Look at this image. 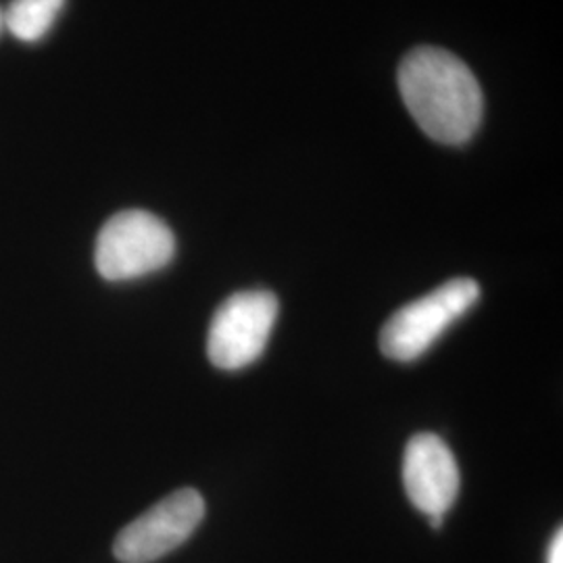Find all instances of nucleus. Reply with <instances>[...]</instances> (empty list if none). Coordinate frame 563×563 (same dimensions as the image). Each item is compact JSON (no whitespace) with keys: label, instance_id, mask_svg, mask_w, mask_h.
<instances>
[{"label":"nucleus","instance_id":"7ed1b4c3","mask_svg":"<svg viewBox=\"0 0 563 563\" xmlns=\"http://www.w3.org/2000/svg\"><path fill=\"white\" fill-rule=\"evenodd\" d=\"M481 299V286L472 278L449 280L423 299L401 307L380 332V349L388 360L413 362L441 339Z\"/></svg>","mask_w":563,"mask_h":563},{"label":"nucleus","instance_id":"f257e3e1","mask_svg":"<svg viewBox=\"0 0 563 563\" xmlns=\"http://www.w3.org/2000/svg\"><path fill=\"white\" fill-rule=\"evenodd\" d=\"M402 102L423 134L441 144H463L481 128L484 99L472 69L453 53L418 46L399 65Z\"/></svg>","mask_w":563,"mask_h":563},{"label":"nucleus","instance_id":"9d476101","mask_svg":"<svg viewBox=\"0 0 563 563\" xmlns=\"http://www.w3.org/2000/svg\"><path fill=\"white\" fill-rule=\"evenodd\" d=\"M0 23H2V15H0Z\"/></svg>","mask_w":563,"mask_h":563},{"label":"nucleus","instance_id":"f03ea898","mask_svg":"<svg viewBox=\"0 0 563 563\" xmlns=\"http://www.w3.org/2000/svg\"><path fill=\"white\" fill-rule=\"evenodd\" d=\"M176 239L157 216L130 209L102 225L95 263L104 280L123 282L159 272L174 260Z\"/></svg>","mask_w":563,"mask_h":563},{"label":"nucleus","instance_id":"6e6552de","mask_svg":"<svg viewBox=\"0 0 563 563\" xmlns=\"http://www.w3.org/2000/svg\"><path fill=\"white\" fill-rule=\"evenodd\" d=\"M547 563H563V532L558 530V534L553 537L549 553H547Z\"/></svg>","mask_w":563,"mask_h":563},{"label":"nucleus","instance_id":"0eeeda50","mask_svg":"<svg viewBox=\"0 0 563 563\" xmlns=\"http://www.w3.org/2000/svg\"><path fill=\"white\" fill-rule=\"evenodd\" d=\"M65 0H13L4 21L21 42H36L46 36L59 18Z\"/></svg>","mask_w":563,"mask_h":563},{"label":"nucleus","instance_id":"20e7f679","mask_svg":"<svg viewBox=\"0 0 563 563\" xmlns=\"http://www.w3.org/2000/svg\"><path fill=\"white\" fill-rule=\"evenodd\" d=\"M278 318V299L269 290H242L220 305L207 339L209 360L228 372L257 362Z\"/></svg>","mask_w":563,"mask_h":563},{"label":"nucleus","instance_id":"423d86ee","mask_svg":"<svg viewBox=\"0 0 563 563\" xmlns=\"http://www.w3.org/2000/svg\"><path fill=\"white\" fill-rule=\"evenodd\" d=\"M402 484L409 501L430 516H444L460 493V467L441 437H411L402 455Z\"/></svg>","mask_w":563,"mask_h":563},{"label":"nucleus","instance_id":"39448f33","mask_svg":"<svg viewBox=\"0 0 563 563\" xmlns=\"http://www.w3.org/2000/svg\"><path fill=\"white\" fill-rule=\"evenodd\" d=\"M205 518V501L195 488H180L128 523L113 544L121 563H151L172 553L197 530Z\"/></svg>","mask_w":563,"mask_h":563},{"label":"nucleus","instance_id":"1a4fd4ad","mask_svg":"<svg viewBox=\"0 0 563 563\" xmlns=\"http://www.w3.org/2000/svg\"><path fill=\"white\" fill-rule=\"evenodd\" d=\"M430 526L441 528L443 526V516H430Z\"/></svg>","mask_w":563,"mask_h":563}]
</instances>
